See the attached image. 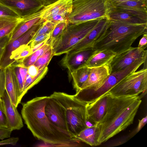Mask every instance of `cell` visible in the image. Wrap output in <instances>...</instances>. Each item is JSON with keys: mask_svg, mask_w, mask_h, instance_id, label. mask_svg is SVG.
Wrapping results in <instances>:
<instances>
[{"mask_svg": "<svg viewBox=\"0 0 147 147\" xmlns=\"http://www.w3.org/2000/svg\"><path fill=\"white\" fill-rule=\"evenodd\" d=\"M49 96L37 97L22 104L21 114L33 136L45 143L56 146H78L75 137L59 128L48 118L45 108Z\"/></svg>", "mask_w": 147, "mask_h": 147, "instance_id": "6da1fadb", "label": "cell"}, {"mask_svg": "<svg viewBox=\"0 0 147 147\" xmlns=\"http://www.w3.org/2000/svg\"><path fill=\"white\" fill-rule=\"evenodd\" d=\"M141 98L140 95L119 96L108 93L106 112L98 123V146L133 123Z\"/></svg>", "mask_w": 147, "mask_h": 147, "instance_id": "7a4b0ae2", "label": "cell"}, {"mask_svg": "<svg viewBox=\"0 0 147 147\" xmlns=\"http://www.w3.org/2000/svg\"><path fill=\"white\" fill-rule=\"evenodd\" d=\"M146 33L147 24H132L109 20L93 49H107L118 53L131 47L138 37Z\"/></svg>", "mask_w": 147, "mask_h": 147, "instance_id": "3957f363", "label": "cell"}, {"mask_svg": "<svg viewBox=\"0 0 147 147\" xmlns=\"http://www.w3.org/2000/svg\"><path fill=\"white\" fill-rule=\"evenodd\" d=\"M64 109L69 132L75 137L86 128V103L76 98L74 95L54 92L51 95Z\"/></svg>", "mask_w": 147, "mask_h": 147, "instance_id": "277c9868", "label": "cell"}, {"mask_svg": "<svg viewBox=\"0 0 147 147\" xmlns=\"http://www.w3.org/2000/svg\"><path fill=\"white\" fill-rule=\"evenodd\" d=\"M111 7L109 0H74L72 11L67 17V21L69 23L78 24L108 18Z\"/></svg>", "mask_w": 147, "mask_h": 147, "instance_id": "5b68a950", "label": "cell"}, {"mask_svg": "<svg viewBox=\"0 0 147 147\" xmlns=\"http://www.w3.org/2000/svg\"><path fill=\"white\" fill-rule=\"evenodd\" d=\"M100 19L78 24L69 23L62 34L52 43L53 55L69 51L94 28Z\"/></svg>", "mask_w": 147, "mask_h": 147, "instance_id": "8992f818", "label": "cell"}, {"mask_svg": "<svg viewBox=\"0 0 147 147\" xmlns=\"http://www.w3.org/2000/svg\"><path fill=\"white\" fill-rule=\"evenodd\" d=\"M147 57L135 60L125 69L111 74L105 82L98 88L95 90H81L74 95L78 99L86 103L94 99L107 92L121 80L129 74L136 71L143 63L146 62Z\"/></svg>", "mask_w": 147, "mask_h": 147, "instance_id": "52a82bcc", "label": "cell"}, {"mask_svg": "<svg viewBox=\"0 0 147 147\" xmlns=\"http://www.w3.org/2000/svg\"><path fill=\"white\" fill-rule=\"evenodd\" d=\"M147 69L144 67L130 73L107 92L115 96L140 95L142 98L147 92Z\"/></svg>", "mask_w": 147, "mask_h": 147, "instance_id": "ba28073f", "label": "cell"}, {"mask_svg": "<svg viewBox=\"0 0 147 147\" xmlns=\"http://www.w3.org/2000/svg\"><path fill=\"white\" fill-rule=\"evenodd\" d=\"M44 21L40 19L24 34L13 40L9 41L5 46L0 60V67L5 69L11 65L10 57L12 53L21 46L28 45L34 38Z\"/></svg>", "mask_w": 147, "mask_h": 147, "instance_id": "9c48e42d", "label": "cell"}, {"mask_svg": "<svg viewBox=\"0 0 147 147\" xmlns=\"http://www.w3.org/2000/svg\"><path fill=\"white\" fill-rule=\"evenodd\" d=\"M146 46L142 48L131 47L117 53L109 64L111 74L123 70L130 65L135 60L147 57Z\"/></svg>", "mask_w": 147, "mask_h": 147, "instance_id": "30bf717a", "label": "cell"}, {"mask_svg": "<svg viewBox=\"0 0 147 147\" xmlns=\"http://www.w3.org/2000/svg\"><path fill=\"white\" fill-rule=\"evenodd\" d=\"M0 3L11 9L21 18L38 12L48 5L46 0H0Z\"/></svg>", "mask_w": 147, "mask_h": 147, "instance_id": "8fae6325", "label": "cell"}, {"mask_svg": "<svg viewBox=\"0 0 147 147\" xmlns=\"http://www.w3.org/2000/svg\"><path fill=\"white\" fill-rule=\"evenodd\" d=\"M45 111L46 115L53 123L71 134L69 132L64 109L51 96L47 101Z\"/></svg>", "mask_w": 147, "mask_h": 147, "instance_id": "7c38bea8", "label": "cell"}, {"mask_svg": "<svg viewBox=\"0 0 147 147\" xmlns=\"http://www.w3.org/2000/svg\"><path fill=\"white\" fill-rule=\"evenodd\" d=\"M108 95L107 92L86 103L87 121L95 125L102 119L106 111Z\"/></svg>", "mask_w": 147, "mask_h": 147, "instance_id": "4fadbf2b", "label": "cell"}, {"mask_svg": "<svg viewBox=\"0 0 147 147\" xmlns=\"http://www.w3.org/2000/svg\"><path fill=\"white\" fill-rule=\"evenodd\" d=\"M109 20L107 18L100 19L94 28L66 53H71L84 49H93L96 40L106 29Z\"/></svg>", "mask_w": 147, "mask_h": 147, "instance_id": "5bb4252c", "label": "cell"}, {"mask_svg": "<svg viewBox=\"0 0 147 147\" xmlns=\"http://www.w3.org/2000/svg\"><path fill=\"white\" fill-rule=\"evenodd\" d=\"M147 0H129L118 3H111V11H125L147 21Z\"/></svg>", "mask_w": 147, "mask_h": 147, "instance_id": "9a60e30c", "label": "cell"}, {"mask_svg": "<svg viewBox=\"0 0 147 147\" xmlns=\"http://www.w3.org/2000/svg\"><path fill=\"white\" fill-rule=\"evenodd\" d=\"M111 74L109 64L91 68L87 80L80 90L86 89L92 91L97 90L104 83Z\"/></svg>", "mask_w": 147, "mask_h": 147, "instance_id": "2e32d148", "label": "cell"}, {"mask_svg": "<svg viewBox=\"0 0 147 147\" xmlns=\"http://www.w3.org/2000/svg\"><path fill=\"white\" fill-rule=\"evenodd\" d=\"M73 0H57L42 9L40 19L45 21L53 16L59 15L67 18L71 13Z\"/></svg>", "mask_w": 147, "mask_h": 147, "instance_id": "e0dca14e", "label": "cell"}, {"mask_svg": "<svg viewBox=\"0 0 147 147\" xmlns=\"http://www.w3.org/2000/svg\"><path fill=\"white\" fill-rule=\"evenodd\" d=\"M94 50L84 49L66 54L62 60L63 65L67 68L70 74L77 69L85 66V64Z\"/></svg>", "mask_w": 147, "mask_h": 147, "instance_id": "ac0fdd59", "label": "cell"}, {"mask_svg": "<svg viewBox=\"0 0 147 147\" xmlns=\"http://www.w3.org/2000/svg\"><path fill=\"white\" fill-rule=\"evenodd\" d=\"M1 98L3 102L9 129L12 131L21 129L24 126L21 116L18 112L17 107L11 101L6 90Z\"/></svg>", "mask_w": 147, "mask_h": 147, "instance_id": "d6986e66", "label": "cell"}, {"mask_svg": "<svg viewBox=\"0 0 147 147\" xmlns=\"http://www.w3.org/2000/svg\"><path fill=\"white\" fill-rule=\"evenodd\" d=\"M5 90L13 103L17 107L21 102L18 84L12 65L5 69Z\"/></svg>", "mask_w": 147, "mask_h": 147, "instance_id": "ffe728a7", "label": "cell"}, {"mask_svg": "<svg viewBox=\"0 0 147 147\" xmlns=\"http://www.w3.org/2000/svg\"><path fill=\"white\" fill-rule=\"evenodd\" d=\"M116 54L107 49L94 50L85 65L92 68L109 64Z\"/></svg>", "mask_w": 147, "mask_h": 147, "instance_id": "44dd1931", "label": "cell"}, {"mask_svg": "<svg viewBox=\"0 0 147 147\" xmlns=\"http://www.w3.org/2000/svg\"><path fill=\"white\" fill-rule=\"evenodd\" d=\"M42 9L36 13L22 18L21 21L11 33L9 41L18 38L37 23L40 19Z\"/></svg>", "mask_w": 147, "mask_h": 147, "instance_id": "7402d4cb", "label": "cell"}, {"mask_svg": "<svg viewBox=\"0 0 147 147\" xmlns=\"http://www.w3.org/2000/svg\"><path fill=\"white\" fill-rule=\"evenodd\" d=\"M98 123L90 127H87L80 132L75 138L80 142H82L91 146L98 145L99 135Z\"/></svg>", "mask_w": 147, "mask_h": 147, "instance_id": "603a6c76", "label": "cell"}, {"mask_svg": "<svg viewBox=\"0 0 147 147\" xmlns=\"http://www.w3.org/2000/svg\"><path fill=\"white\" fill-rule=\"evenodd\" d=\"M108 18L110 20L136 24H147L144 20L129 13L123 11H111Z\"/></svg>", "mask_w": 147, "mask_h": 147, "instance_id": "cb8c5ba5", "label": "cell"}, {"mask_svg": "<svg viewBox=\"0 0 147 147\" xmlns=\"http://www.w3.org/2000/svg\"><path fill=\"white\" fill-rule=\"evenodd\" d=\"M90 69L91 68L85 65L70 73L76 92L80 90L87 80Z\"/></svg>", "mask_w": 147, "mask_h": 147, "instance_id": "d4e9b609", "label": "cell"}, {"mask_svg": "<svg viewBox=\"0 0 147 147\" xmlns=\"http://www.w3.org/2000/svg\"><path fill=\"white\" fill-rule=\"evenodd\" d=\"M22 18L0 17V39L11 34Z\"/></svg>", "mask_w": 147, "mask_h": 147, "instance_id": "484cf974", "label": "cell"}, {"mask_svg": "<svg viewBox=\"0 0 147 147\" xmlns=\"http://www.w3.org/2000/svg\"><path fill=\"white\" fill-rule=\"evenodd\" d=\"M52 43H47L30 55L24 58L20 63L24 67H28L34 65L38 58L52 47Z\"/></svg>", "mask_w": 147, "mask_h": 147, "instance_id": "4316f807", "label": "cell"}, {"mask_svg": "<svg viewBox=\"0 0 147 147\" xmlns=\"http://www.w3.org/2000/svg\"><path fill=\"white\" fill-rule=\"evenodd\" d=\"M48 70L47 67L42 68L40 73L35 76H32L27 73L24 85L22 96H23L28 91L37 84L44 77Z\"/></svg>", "mask_w": 147, "mask_h": 147, "instance_id": "83f0119b", "label": "cell"}, {"mask_svg": "<svg viewBox=\"0 0 147 147\" xmlns=\"http://www.w3.org/2000/svg\"><path fill=\"white\" fill-rule=\"evenodd\" d=\"M32 53V49L28 45L21 46L12 53L10 57L11 64L20 63Z\"/></svg>", "mask_w": 147, "mask_h": 147, "instance_id": "f1b7e54d", "label": "cell"}, {"mask_svg": "<svg viewBox=\"0 0 147 147\" xmlns=\"http://www.w3.org/2000/svg\"><path fill=\"white\" fill-rule=\"evenodd\" d=\"M53 56L52 48H51L39 57L34 65L39 70L44 67H47Z\"/></svg>", "mask_w": 147, "mask_h": 147, "instance_id": "f546056e", "label": "cell"}, {"mask_svg": "<svg viewBox=\"0 0 147 147\" xmlns=\"http://www.w3.org/2000/svg\"><path fill=\"white\" fill-rule=\"evenodd\" d=\"M68 23L67 20H66L57 24L48 39V41L52 43L62 34Z\"/></svg>", "mask_w": 147, "mask_h": 147, "instance_id": "4dcf8cb0", "label": "cell"}, {"mask_svg": "<svg viewBox=\"0 0 147 147\" xmlns=\"http://www.w3.org/2000/svg\"><path fill=\"white\" fill-rule=\"evenodd\" d=\"M56 24L48 20L44 21L38 30L34 37L38 35L51 34Z\"/></svg>", "mask_w": 147, "mask_h": 147, "instance_id": "1f68e13d", "label": "cell"}, {"mask_svg": "<svg viewBox=\"0 0 147 147\" xmlns=\"http://www.w3.org/2000/svg\"><path fill=\"white\" fill-rule=\"evenodd\" d=\"M0 17L21 18L11 9L1 3H0Z\"/></svg>", "mask_w": 147, "mask_h": 147, "instance_id": "d6a6232c", "label": "cell"}, {"mask_svg": "<svg viewBox=\"0 0 147 147\" xmlns=\"http://www.w3.org/2000/svg\"><path fill=\"white\" fill-rule=\"evenodd\" d=\"M51 34H43L37 35L33 38L28 45L31 47H34L38 44L48 39L49 38Z\"/></svg>", "mask_w": 147, "mask_h": 147, "instance_id": "836d02e7", "label": "cell"}, {"mask_svg": "<svg viewBox=\"0 0 147 147\" xmlns=\"http://www.w3.org/2000/svg\"><path fill=\"white\" fill-rule=\"evenodd\" d=\"M5 69L0 67V98H1L5 90Z\"/></svg>", "mask_w": 147, "mask_h": 147, "instance_id": "e575fe53", "label": "cell"}, {"mask_svg": "<svg viewBox=\"0 0 147 147\" xmlns=\"http://www.w3.org/2000/svg\"><path fill=\"white\" fill-rule=\"evenodd\" d=\"M0 127L9 128L8 121L4 111L0 109Z\"/></svg>", "mask_w": 147, "mask_h": 147, "instance_id": "d590c367", "label": "cell"}, {"mask_svg": "<svg viewBox=\"0 0 147 147\" xmlns=\"http://www.w3.org/2000/svg\"><path fill=\"white\" fill-rule=\"evenodd\" d=\"M19 140L18 137H12L7 138V139L0 141V146L10 145H15Z\"/></svg>", "mask_w": 147, "mask_h": 147, "instance_id": "8d00e7d4", "label": "cell"}, {"mask_svg": "<svg viewBox=\"0 0 147 147\" xmlns=\"http://www.w3.org/2000/svg\"><path fill=\"white\" fill-rule=\"evenodd\" d=\"M12 131L9 128L0 127V140H3L10 137Z\"/></svg>", "mask_w": 147, "mask_h": 147, "instance_id": "74e56055", "label": "cell"}, {"mask_svg": "<svg viewBox=\"0 0 147 147\" xmlns=\"http://www.w3.org/2000/svg\"><path fill=\"white\" fill-rule=\"evenodd\" d=\"M18 64L20 66V72L24 84L26 77L28 73V67H24L19 63Z\"/></svg>", "mask_w": 147, "mask_h": 147, "instance_id": "f35d334b", "label": "cell"}, {"mask_svg": "<svg viewBox=\"0 0 147 147\" xmlns=\"http://www.w3.org/2000/svg\"><path fill=\"white\" fill-rule=\"evenodd\" d=\"M11 36V34L0 39V48L5 47L9 41Z\"/></svg>", "mask_w": 147, "mask_h": 147, "instance_id": "ab89813d", "label": "cell"}, {"mask_svg": "<svg viewBox=\"0 0 147 147\" xmlns=\"http://www.w3.org/2000/svg\"><path fill=\"white\" fill-rule=\"evenodd\" d=\"M143 36L140 39L138 47L142 48L147 46V33L143 34Z\"/></svg>", "mask_w": 147, "mask_h": 147, "instance_id": "60d3db41", "label": "cell"}, {"mask_svg": "<svg viewBox=\"0 0 147 147\" xmlns=\"http://www.w3.org/2000/svg\"><path fill=\"white\" fill-rule=\"evenodd\" d=\"M147 117L146 115L141 120H139V123L136 130V132H138L146 124L147 122Z\"/></svg>", "mask_w": 147, "mask_h": 147, "instance_id": "b9f144b4", "label": "cell"}, {"mask_svg": "<svg viewBox=\"0 0 147 147\" xmlns=\"http://www.w3.org/2000/svg\"><path fill=\"white\" fill-rule=\"evenodd\" d=\"M48 39L41 43L38 44L34 47H31L33 53L45 45L47 43V42Z\"/></svg>", "mask_w": 147, "mask_h": 147, "instance_id": "7bdbcfd3", "label": "cell"}, {"mask_svg": "<svg viewBox=\"0 0 147 147\" xmlns=\"http://www.w3.org/2000/svg\"><path fill=\"white\" fill-rule=\"evenodd\" d=\"M129 0H109L111 4H116Z\"/></svg>", "mask_w": 147, "mask_h": 147, "instance_id": "ee69618b", "label": "cell"}, {"mask_svg": "<svg viewBox=\"0 0 147 147\" xmlns=\"http://www.w3.org/2000/svg\"><path fill=\"white\" fill-rule=\"evenodd\" d=\"M0 109H2L5 111L3 102L2 98H0Z\"/></svg>", "mask_w": 147, "mask_h": 147, "instance_id": "f6af8a7d", "label": "cell"}, {"mask_svg": "<svg viewBox=\"0 0 147 147\" xmlns=\"http://www.w3.org/2000/svg\"><path fill=\"white\" fill-rule=\"evenodd\" d=\"M5 47L0 48V60L3 54Z\"/></svg>", "mask_w": 147, "mask_h": 147, "instance_id": "bcb514c9", "label": "cell"}, {"mask_svg": "<svg viewBox=\"0 0 147 147\" xmlns=\"http://www.w3.org/2000/svg\"><path fill=\"white\" fill-rule=\"evenodd\" d=\"M47 1L48 5L50 4L53 2H54L57 0H46Z\"/></svg>", "mask_w": 147, "mask_h": 147, "instance_id": "7dc6e473", "label": "cell"}, {"mask_svg": "<svg viewBox=\"0 0 147 147\" xmlns=\"http://www.w3.org/2000/svg\"><path fill=\"white\" fill-rule=\"evenodd\" d=\"M74 0H73V1H74Z\"/></svg>", "mask_w": 147, "mask_h": 147, "instance_id": "c3c4849f", "label": "cell"}]
</instances>
